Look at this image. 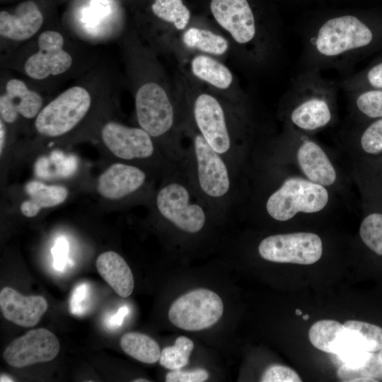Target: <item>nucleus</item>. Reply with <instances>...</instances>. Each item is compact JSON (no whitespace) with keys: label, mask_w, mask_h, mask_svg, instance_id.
I'll return each instance as SVG.
<instances>
[{"label":"nucleus","mask_w":382,"mask_h":382,"mask_svg":"<svg viewBox=\"0 0 382 382\" xmlns=\"http://www.w3.org/2000/svg\"><path fill=\"white\" fill-rule=\"evenodd\" d=\"M344 325L358 332L366 342L371 353L378 352L382 348V328L369 323L350 320Z\"/></svg>","instance_id":"nucleus-30"},{"label":"nucleus","mask_w":382,"mask_h":382,"mask_svg":"<svg viewBox=\"0 0 382 382\" xmlns=\"http://www.w3.org/2000/svg\"><path fill=\"white\" fill-rule=\"evenodd\" d=\"M0 308L4 317L19 326L36 325L48 308L42 296H23L13 288L4 287L0 292Z\"/></svg>","instance_id":"nucleus-18"},{"label":"nucleus","mask_w":382,"mask_h":382,"mask_svg":"<svg viewBox=\"0 0 382 382\" xmlns=\"http://www.w3.org/2000/svg\"><path fill=\"white\" fill-rule=\"evenodd\" d=\"M134 106L139 127L156 142H160L166 156L178 166L185 146L175 133V110L166 90L154 79L139 81L134 92Z\"/></svg>","instance_id":"nucleus-9"},{"label":"nucleus","mask_w":382,"mask_h":382,"mask_svg":"<svg viewBox=\"0 0 382 382\" xmlns=\"http://www.w3.org/2000/svg\"><path fill=\"white\" fill-rule=\"evenodd\" d=\"M120 346L127 354L143 363L154 364L160 359L158 344L141 332H127L121 337Z\"/></svg>","instance_id":"nucleus-25"},{"label":"nucleus","mask_w":382,"mask_h":382,"mask_svg":"<svg viewBox=\"0 0 382 382\" xmlns=\"http://www.w3.org/2000/svg\"><path fill=\"white\" fill-rule=\"evenodd\" d=\"M128 313V308L126 306L121 307L117 313L112 316L108 320L107 325L110 328H117L121 325L124 318Z\"/></svg>","instance_id":"nucleus-35"},{"label":"nucleus","mask_w":382,"mask_h":382,"mask_svg":"<svg viewBox=\"0 0 382 382\" xmlns=\"http://www.w3.org/2000/svg\"><path fill=\"white\" fill-rule=\"evenodd\" d=\"M134 382H149V381L146 380L144 378H138L137 380H134Z\"/></svg>","instance_id":"nucleus-40"},{"label":"nucleus","mask_w":382,"mask_h":382,"mask_svg":"<svg viewBox=\"0 0 382 382\" xmlns=\"http://www.w3.org/2000/svg\"><path fill=\"white\" fill-rule=\"evenodd\" d=\"M346 93L350 118L358 122L382 117V89L366 88Z\"/></svg>","instance_id":"nucleus-23"},{"label":"nucleus","mask_w":382,"mask_h":382,"mask_svg":"<svg viewBox=\"0 0 382 382\" xmlns=\"http://www.w3.org/2000/svg\"><path fill=\"white\" fill-rule=\"evenodd\" d=\"M345 326L334 320H320L313 323L309 329L311 343L316 349L335 354Z\"/></svg>","instance_id":"nucleus-27"},{"label":"nucleus","mask_w":382,"mask_h":382,"mask_svg":"<svg viewBox=\"0 0 382 382\" xmlns=\"http://www.w3.org/2000/svg\"><path fill=\"white\" fill-rule=\"evenodd\" d=\"M210 11L254 63L265 62L278 47L277 32L262 23L249 0H211Z\"/></svg>","instance_id":"nucleus-10"},{"label":"nucleus","mask_w":382,"mask_h":382,"mask_svg":"<svg viewBox=\"0 0 382 382\" xmlns=\"http://www.w3.org/2000/svg\"><path fill=\"white\" fill-rule=\"evenodd\" d=\"M302 318H303L304 320H307L309 318L308 314H306V315L303 316Z\"/></svg>","instance_id":"nucleus-42"},{"label":"nucleus","mask_w":382,"mask_h":382,"mask_svg":"<svg viewBox=\"0 0 382 382\" xmlns=\"http://www.w3.org/2000/svg\"><path fill=\"white\" fill-rule=\"evenodd\" d=\"M192 116L195 129L210 147L236 170L245 174L249 166L250 134L235 131L219 100L200 93L193 100Z\"/></svg>","instance_id":"nucleus-8"},{"label":"nucleus","mask_w":382,"mask_h":382,"mask_svg":"<svg viewBox=\"0 0 382 382\" xmlns=\"http://www.w3.org/2000/svg\"><path fill=\"white\" fill-rule=\"evenodd\" d=\"M262 382H301L299 374L293 369L280 364H273L263 372Z\"/></svg>","instance_id":"nucleus-31"},{"label":"nucleus","mask_w":382,"mask_h":382,"mask_svg":"<svg viewBox=\"0 0 382 382\" xmlns=\"http://www.w3.org/2000/svg\"><path fill=\"white\" fill-rule=\"evenodd\" d=\"M283 158L305 178L349 199L351 176L329 149L309 135L284 125L282 133L265 147Z\"/></svg>","instance_id":"nucleus-7"},{"label":"nucleus","mask_w":382,"mask_h":382,"mask_svg":"<svg viewBox=\"0 0 382 382\" xmlns=\"http://www.w3.org/2000/svg\"><path fill=\"white\" fill-rule=\"evenodd\" d=\"M209 378V373L203 369L190 371L171 370L166 376V382H203Z\"/></svg>","instance_id":"nucleus-33"},{"label":"nucleus","mask_w":382,"mask_h":382,"mask_svg":"<svg viewBox=\"0 0 382 382\" xmlns=\"http://www.w3.org/2000/svg\"><path fill=\"white\" fill-rule=\"evenodd\" d=\"M25 191L29 198L21 203L20 209L22 214L28 218L37 216L42 209L62 204L68 196L65 187L47 185L37 180L28 182Z\"/></svg>","instance_id":"nucleus-21"},{"label":"nucleus","mask_w":382,"mask_h":382,"mask_svg":"<svg viewBox=\"0 0 382 382\" xmlns=\"http://www.w3.org/2000/svg\"><path fill=\"white\" fill-rule=\"evenodd\" d=\"M182 42L190 49L219 56L224 54L229 47L227 40L223 36L196 27H191L183 33Z\"/></svg>","instance_id":"nucleus-26"},{"label":"nucleus","mask_w":382,"mask_h":382,"mask_svg":"<svg viewBox=\"0 0 382 382\" xmlns=\"http://www.w3.org/2000/svg\"><path fill=\"white\" fill-rule=\"evenodd\" d=\"M42 96L26 81L8 77L1 83L0 116L12 125L20 118L35 120L44 106Z\"/></svg>","instance_id":"nucleus-16"},{"label":"nucleus","mask_w":382,"mask_h":382,"mask_svg":"<svg viewBox=\"0 0 382 382\" xmlns=\"http://www.w3.org/2000/svg\"><path fill=\"white\" fill-rule=\"evenodd\" d=\"M0 381L4 382V381H13L8 376L1 374L0 377Z\"/></svg>","instance_id":"nucleus-38"},{"label":"nucleus","mask_w":382,"mask_h":382,"mask_svg":"<svg viewBox=\"0 0 382 382\" xmlns=\"http://www.w3.org/2000/svg\"><path fill=\"white\" fill-rule=\"evenodd\" d=\"M193 348L194 343L190 338L180 336L175 340L174 345L162 349L160 364L170 370L180 369L188 364Z\"/></svg>","instance_id":"nucleus-29"},{"label":"nucleus","mask_w":382,"mask_h":382,"mask_svg":"<svg viewBox=\"0 0 382 382\" xmlns=\"http://www.w3.org/2000/svg\"><path fill=\"white\" fill-rule=\"evenodd\" d=\"M115 85L111 70L98 62L43 106L34 120L36 132L44 137L57 138L75 131L96 108L110 101Z\"/></svg>","instance_id":"nucleus-5"},{"label":"nucleus","mask_w":382,"mask_h":382,"mask_svg":"<svg viewBox=\"0 0 382 382\" xmlns=\"http://www.w3.org/2000/svg\"><path fill=\"white\" fill-rule=\"evenodd\" d=\"M96 265L100 275L117 294L126 298L132 293L134 277L120 255L112 250L102 253L97 257Z\"/></svg>","instance_id":"nucleus-20"},{"label":"nucleus","mask_w":382,"mask_h":382,"mask_svg":"<svg viewBox=\"0 0 382 382\" xmlns=\"http://www.w3.org/2000/svg\"><path fill=\"white\" fill-rule=\"evenodd\" d=\"M346 138L349 149L353 150L356 157L373 158L382 156V117L352 132L349 131Z\"/></svg>","instance_id":"nucleus-22"},{"label":"nucleus","mask_w":382,"mask_h":382,"mask_svg":"<svg viewBox=\"0 0 382 382\" xmlns=\"http://www.w3.org/2000/svg\"><path fill=\"white\" fill-rule=\"evenodd\" d=\"M90 48L68 30L47 27L3 55L1 62L7 69L25 76L33 88H48L92 69L99 61Z\"/></svg>","instance_id":"nucleus-3"},{"label":"nucleus","mask_w":382,"mask_h":382,"mask_svg":"<svg viewBox=\"0 0 382 382\" xmlns=\"http://www.w3.org/2000/svg\"><path fill=\"white\" fill-rule=\"evenodd\" d=\"M188 146L178 166L213 214H224L241 206L246 174L236 170L213 150L195 128L187 127Z\"/></svg>","instance_id":"nucleus-4"},{"label":"nucleus","mask_w":382,"mask_h":382,"mask_svg":"<svg viewBox=\"0 0 382 382\" xmlns=\"http://www.w3.org/2000/svg\"><path fill=\"white\" fill-rule=\"evenodd\" d=\"M100 133L107 149L123 161H144L157 154L165 156L158 149L154 139L139 127H129L109 120L102 125Z\"/></svg>","instance_id":"nucleus-14"},{"label":"nucleus","mask_w":382,"mask_h":382,"mask_svg":"<svg viewBox=\"0 0 382 382\" xmlns=\"http://www.w3.org/2000/svg\"><path fill=\"white\" fill-rule=\"evenodd\" d=\"M339 89L337 81L318 69L300 70L282 99L279 117L284 125L313 136L337 123Z\"/></svg>","instance_id":"nucleus-6"},{"label":"nucleus","mask_w":382,"mask_h":382,"mask_svg":"<svg viewBox=\"0 0 382 382\" xmlns=\"http://www.w3.org/2000/svg\"><path fill=\"white\" fill-rule=\"evenodd\" d=\"M295 313H296V314L297 316H300V315H301V314H302V312H301V310H299V309H296V311H295Z\"/></svg>","instance_id":"nucleus-41"},{"label":"nucleus","mask_w":382,"mask_h":382,"mask_svg":"<svg viewBox=\"0 0 382 382\" xmlns=\"http://www.w3.org/2000/svg\"><path fill=\"white\" fill-rule=\"evenodd\" d=\"M153 15L171 24L176 30H184L189 23L190 12L183 0H154L151 5Z\"/></svg>","instance_id":"nucleus-28"},{"label":"nucleus","mask_w":382,"mask_h":382,"mask_svg":"<svg viewBox=\"0 0 382 382\" xmlns=\"http://www.w3.org/2000/svg\"><path fill=\"white\" fill-rule=\"evenodd\" d=\"M69 250V245L66 240L64 237H60L56 241L54 245L52 248L53 256V266L57 271H62L66 262V257Z\"/></svg>","instance_id":"nucleus-34"},{"label":"nucleus","mask_w":382,"mask_h":382,"mask_svg":"<svg viewBox=\"0 0 382 382\" xmlns=\"http://www.w3.org/2000/svg\"><path fill=\"white\" fill-rule=\"evenodd\" d=\"M89 286L81 283L73 290L70 298V312L75 316H82L87 309L86 302L89 296Z\"/></svg>","instance_id":"nucleus-32"},{"label":"nucleus","mask_w":382,"mask_h":382,"mask_svg":"<svg viewBox=\"0 0 382 382\" xmlns=\"http://www.w3.org/2000/svg\"><path fill=\"white\" fill-rule=\"evenodd\" d=\"M146 180L147 174L141 168L134 164L117 163L100 174L96 187L103 197L120 200L139 191Z\"/></svg>","instance_id":"nucleus-17"},{"label":"nucleus","mask_w":382,"mask_h":382,"mask_svg":"<svg viewBox=\"0 0 382 382\" xmlns=\"http://www.w3.org/2000/svg\"><path fill=\"white\" fill-rule=\"evenodd\" d=\"M300 35L301 70L335 69L347 76L358 57L375 43L376 37L366 19L351 9L314 14L302 24Z\"/></svg>","instance_id":"nucleus-2"},{"label":"nucleus","mask_w":382,"mask_h":382,"mask_svg":"<svg viewBox=\"0 0 382 382\" xmlns=\"http://www.w3.org/2000/svg\"><path fill=\"white\" fill-rule=\"evenodd\" d=\"M378 361L382 372V348L378 351Z\"/></svg>","instance_id":"nucleus-39"},{"label":"nucleus","mask_w":382,"mask_h":382,"mask_svg":"<svg viewBox=\"0 0 382 382\" xmlns=\"http://www.w3.org/2000/svg\"><path fill=\"white\" fill-rule=\"evenodd\" d=\"M223 312V301L217 294L198 289L177 299L169 308L168 318L177 328L197 331L216 323Z\"/></svg>","instance_id":"nucleus-12"},{"label":"nucleus","mask_w":382,"mask_h":382,"mask_svg":"<svg viewBox=\"0 0 382 382\" xmlns=\"http://www.w3.org/2000/svg\"><path fill=\"white\" fill-rule=\"evenodd\" d=\"M6 137V126L5 122L0 120V153L2 154Z\"/></svg>","instance_id":"nucleus-36"},{"label":"nucleus","mask_w":382,"mask_h":382,"mask_svg":"<svg viewBox=\"0 0 382 382\" xmlns=\"http://www.w3.org/2000/svg\"><path fill=\"white\" fill-rule=\"evenodd\" d=\"M260 256L270 262L309 265L320 260L322 238L311 231H293L270 235L258 244Z\"/></svg>","instance_id":"nucleus-11"},{"label":"nucleus","mask_w":382,"mask_h":382,"mask_svg":"<svg viewBox=\"0 0 382 382\" xmlns=\"http://www.w3.org/2000/svg\"><path fill=\"white\" fill-rule=\"evenodd\" d=\"M341 201L345 202L339 194L311 182L287 161L263 149L252 156L240 209L257 210L286 223L338 209Z\"/></svg>","instance_id":"nucleus-1"},{"label":"nucleus","mask_w":382,"mask_h":382,"mask_svg":"<svg viewBox=\"0 0 382 382\" xmlns=\"http://www.w3.org/2000/svg\"><path fill=\"white\" fill-rule=\"evenodd\" d=\"M60 345L56 335L45 328L33 329L15 339L5 349L3 357L15 368L54 359L59 352Z\"/></svg>","instance_id":"nucleus-15"},{"label":"nucleus","mask_w":382,"mask_h":382,"mask_svg":"<svg viewBox=\"0 0 382 382\" xmlns=\"http://www.w3.org/2000/svg\"><path fill=\"white\" fill-rule=\"evenodd\" d=\"M42 8L35 0H25L0 11L1 50L4 55L30 40L45 28Z\"/></svg>","instance_id":"nucleus-13"},{"label":"nucleus","mask_w":382,"mask_h":382,"mask_svg":"<svg viewBox=\"0 0 382 382\" xmlns=\"http://www.w3.org/2000/svg\"><path fill=\"white\" fill-rule=\"evenodd\" d=\"M349 381H378V380H376L374 378L371 376H359L354 378L353 379H351Z\"/></svg>","instance_id":"nucleus-37"},{"label":"nucleus","mask_w":382,"mask_h":382,"mask_svg":"<svg viewBox=\"0 0 382 382\" xmlns=\"http://www.w3.org/2000/svg\"><path fill=\"white\" fill-rule=\"evenodd\" d=\"M191 71L199 80L221 90L228 88L233 83V76L231 70L208 55L194 57L191 62Z\"/></svg>","instance_id":"nucleus-24"},{"label":"nucleus","mask_w":382,"mask_h":382,"mask_svg":"<svg viewBox=\"0 0 382 382\" xmlns=\"http://www.w3.org/2000/svg\"><path fill=\"white\" fill-rule=\"evenodd\" d=\"M362 193L364 214L359 235L361 242L375 254L382 256V197L374 195L371 188L359 176L352 173Z\"/></svg>","instance_id":"nucleus-19"}]
</instances>
